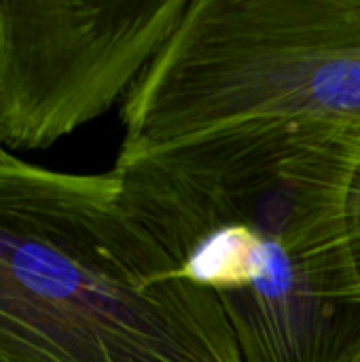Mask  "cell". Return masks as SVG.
I'll return each instance as SVG.
<instances>
[{"instance_id": "cell-4", "label": "cell", "mask_w": 360, "mask_h": 362, "mask_svg": "<svg viewBox=\"0 0 360 362\" xmlns=\"http://www.w3.org/2000/svg\"><path fill=\"white\" fill-rule=\"evenodd\" d=\"M191 0H0V144L47 148L129 93Z\"/></svg>"}, {"instance_id": "cell-5", "label": "cell", "mask_w": 360, "mask_h": 362, "mask_svg": "<svg viewBox=\"0 0 360 362\" xmlns=\"http://www.w3.org/2000/svg\"><path fill=\"white\" fill-rule=\"evenodd\" d=\"M346 233H348L350 261L360 291V123L356 125L354 161H352L348 191H346Z\"/></svg>"}, {"instance_id": "cell-3", "label": "cell", "mask_w": 360, "mask_h": 362, "mask_svg": "<svg viewBox=\"0 0 360 362\" xmlns=\"http://www.w3.org/2000/svg\"><path fill=\"white\" fill-rule=\"evenodd\" d=\"M121 117L119 153L248 119L360 123V0H191Z\"/></svg>"}, {"instance_id": "cell-6", "label": "cell", "mask_w": 360, "mask_h": 362, "mask_svg": "<svg viewBox=\"0 0 360 362\" xmlns=\"http://www.w3.org/2000/svg\"><path fill=\"white\" fill-rule=\"evenodd\" d=\"M350 362H360V354H359V356H356V358H352V361H350Z\"/></svg>"}, {"instance_id": "cell-7", "label": "cell", "mask_w": 360, "mask_h": 362, "mask_svg": "<svg viewBox=\"0 0 360 362\" xmlns=\"http://www.w3.org/2000/svg\"><path fill=\"white\" fill-rule=\"evenodd\" d=\"M0 146H2V144H0Z\"/></svg>"}, {"instance_id": "cell-2", "label": "cell", "mask_w": 360, "mask_h": 362, "mask_svg": "<svg viewBox=\"0 0 360 362\" xmlns=\"http://www.w3.org/2000/svg\"><path fill=\"white\" fill-rule=\"evenodd\" d=\"M0 362H242L210 291L185 278L106 174L0 146Z\"/></svg>"}, {"instance_id": "cell-1", "label": "cell", "mask_w": 360, "mask_h": 362, "mask_svg": "<svg viewBox=\"0 0 360 362\" xmlns=\"http://www.w3.org/2000/svg\"><path fill=\"white\" fill-rule=\"evenodd\" d=\"M359 123L248 119L110 170L127 210L214 295L242 362H350L360 291L346 191Z\"/></svg>"}]
</instances>
